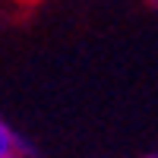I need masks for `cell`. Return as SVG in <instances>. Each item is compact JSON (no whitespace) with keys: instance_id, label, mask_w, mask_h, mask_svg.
<instances>
[{"instance_id":"cell-1","label":"cell","mask_w":158,"mask_h":158,"mask_svg":"<svg viewBox=\"0 0 158 158\" xmlns=\"http://www.w3.org/2000/svg\"><path fill=\"white\" fill-rule=\"evenodd\" d=\"M16 152H25V149H22V142L16 136V130L0 117V158H10V155H16Z\"/></svg>"},{"instance_id":"cell-2","label":"cell","mask_w":158,"mask_h":158,"mask_svg":"<svg viewBox=\"0 0 158 158\" xmlns=\"http://www.w3.org/2000/svg\"><path fill=\"white\" fill-rule=\"evenodd\" d=\"M10 158H29V152H16V155H10Z\"/></svg>"},{"instance_id":"cell-3","label":"cell","mask_w":158,"mask_h":158,"mask_svg":"<svg viewBox=\"0 0 158 158\" xmlns=\"http://www.w3.org/2000/svg\"><path fill=\"white\" fill-rule=\"evenodd\" d=\"M149 158H158V155H149Z\"/></svg>"},{"instance_id":"cell-4","label":"cell","mask_w":158,"mask_h":158,"mask_svg":"<svg viewBox=\"0 0 158 158\" xmlns=\"http://www.w3.org/2000/svg\"><path fill=\"white\" fill-rule=\"evenodd\" d=\"M155 6H158V0H155Z\"/></svg>"}]
</instances>
